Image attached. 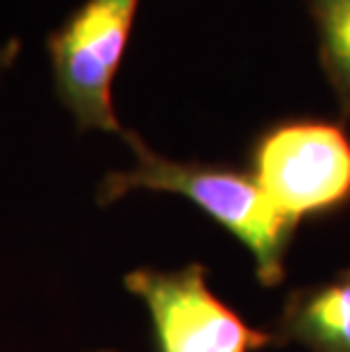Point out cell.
Here are the masks:
<instances>
[{"mask_svg": "<svg viewBox=\"0 0 350 352\" xmlns=\"http://www.w3.org/2000/svg\"><path fill=\"white\" fill-rule=\"evenodd\" d=\"M121 139L130 146L135 164L109 170L100 179L96 191L100 207L135 191L175 193L187 198L250 250L259 284L278 287L285 280L287 250L298 226L271 205L250 173L223 164L171 160L148 146L135 130H125Z\"/></svg>", "mask_w": 350, "mask_h": 352, "instance_id": "1", "label": "cell"}, {"mask_svg": "<svg viewBox=\"0 0 350 352\" xmlns=\"http://www.w3.org/2000/svg\"><path fill=\"white\" fill-rule=\"evenodd\" d=\"M250 175L278 212L300 226L350 205V134L344 121L285 118L257 134Z\"/></svg>", "mask_w": 350, "mask_h": 352, "instance_id": "2", "label": "cell"}, {"mask_svg": "<svg viewBox=\"0 0 350 352\" xmlns=\"http://www.w3.org/2000/svg\"><path fill=\"white\" fill-rule=\"evenodd\" d=\"M139 0H85L46 41L59 102L80 132L118 134L114 80L128 50Z\"/></svg>", "mask_w": 350, "mask_h": 352, "instance_id": "3", "label": "cell"}, {"mask_svg": "<svg viewBox=\"0 0 350 352\" xmlns=\"http://www.w3.org/2000/svg\"><path fill=\"white\" fill-rule=\"evenodd\" d=\"M207 266L137 268L125 289L146 305L157 352H257L282 346L271 329L250 327L210 289Z\"/></svg>", "mask_w": 350, "mask_h": 352, "instance_id": "4", "label": "cell"}, {"mask_svg": "<svg viewBox=\"0 0 350 352\" xmlns=\"http://www.w3.org/2000/svg\"><path fill=\"white\" fill-rule=\"evenodd\" d=\"M271 332L309 352H350V268L332 280L292 291Z\"/></svg>", "mask_w": 350, "mask_h": 352, "instance_id": "5", "label": "cell"}, {"mask_svg": "<svg viewBox=\"0 0 350 352\" xmlns=\"http://www.w3.org/2000/svg\"><path fill=\"white\" fill-rule=\"evenodd\" d=\"M314 23L318 62L339 107L341 121H350V0H307Z\"/></svg>", "mask_w": 350, "mask_h": 352, "instance_id": "6", "label": "cell"}, {"mask_svg": "<svg viewBox=\"0 0 350 352\" xmlns=\"http://www.w3.org/2000/svg\"><path fill=\"white\" fill-rule=\"evenodd\" d=\"M21 48H23V43H21L19 36H12V39L0 43V78H3L14 66V62L19 59Z\"/></svg>", "mask_w": 350, "mask_h": 352, "instance_id": "7", "label": "cell"}, {"mask_svg": "<svg viewBox=\"0 0 350 352\" xmlns=\"http://www.w3.org/2000/svg\"><path fill=\"white\" fill-rule=\"evenodd\" d=\"M96 352H116V350H96Z\"/></svg>", "mask_w": 350, "mask_h": 352, "instance_id": "8", "label": "cell"}]
</instances>
